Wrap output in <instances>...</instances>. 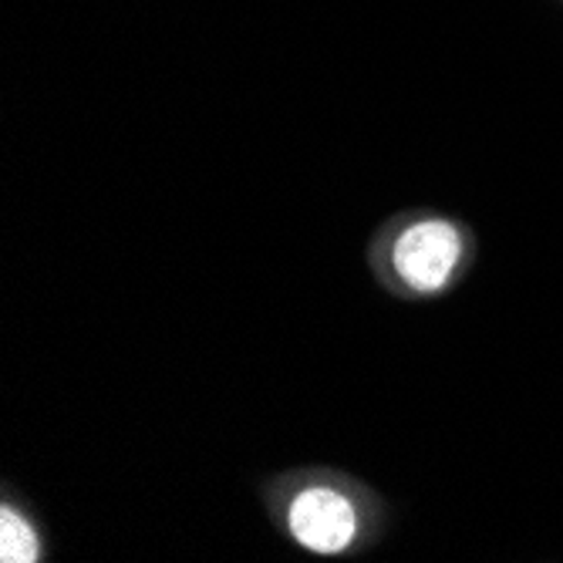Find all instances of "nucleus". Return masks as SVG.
<instances>
[{"label": "nucleus", "instance_id": "nucleus-3", "mask_svg": "<svg viewBox=\"0 0 563 563\" xmlns=\"http://www.w3.org/2000/svg\"><path fill=\"white\" fill-rule=\"evenodd\" d=\"M0 556H4L8 563L37 560V540L14 509H4V517H0Z\"/></svg>", "mask_w": 563, "mask_h": 563}, {"label": "nucleus", "instance_id": "nucleus-1", "mask_svg": "<svg viewBox=\"0 0 563 563\" xmlns=\"http://www.w3.org/2000/svg\"><path fill=\"white\" fill-rule=\"evenodd\" d=\"M459 257H463V240L452 223L442 220L408 227L391 250L398 277L416 290H439L452 277Z\"/></svg>", "mask_w": 563, "mask_h": 563}, {"label": "nucleus", "instance_id": "nucleus-2", "mask_svg": "<svg viewBox=\"0 0 563 563\" xmlns=\"http://www.w3.org/2000/svg\"><path fill=\"white\" fill-rule=\"evenodd\" d=\"M287 520H290V533L297 537L300 547L324 553V556L347 550L354 540V530H357L354 506L328 486L303 489L290 503Z\"/></svg>", "mask_w": 563, "mask_h": 563}]
</instances>
